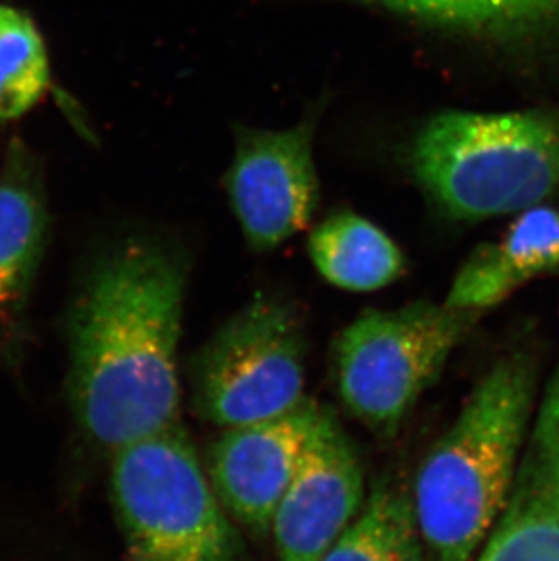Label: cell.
Wrapping results in <instances>:
<instances>
[{
  "label": "cell",
  "mask_w": 559,
  "mask_h": 561,
  "mask_svg": "<svg viewBox=\"0 0 559 561\" xmlns=\"http://www.w3.org/2000/svg\"><path fill=\"white\" fill-rule=\"evenodd\" d=\"M48 211L32 151L13 140L0 170V334L15 333L43 259Z\"/></svg>",
  "instance_id": "7c38bea8"
},
{
  "label": "cell",
  "mask_w": 559,
  "mask_h": 561,
  "mask_svg": "<svg viewBox=\"0 0 559 561\" xmlns=\"http://www.w3.org/2000/svg\"><path fill=\"white\" fill-rule=\"evenodd\" d=\"M536 403L528 356L497 362L417 474L412 508L434 561H469L505 508Z\"/></svg>",
  "instance_id": "7a4b0ae2"
},
{
  "label": "cell",
  "mask_w": 559,
  "mask_h": 561,
  "mask_svg": "<svg viewBox=\"0 0 559 561\" xmlns=\"http://www.w3.org/2000/svg\"><path fill=\"white\" fill-rule=\"evenodd\" d=\"M364 503L358 455L333 414L323 411L273 516L278 561H323Z\"/></svg>",
  "instance_id": "ba28073f"
},
{
  "label": "cell",
  "mask_w": 559,
  "mask_h": 561,
  "mask_svg": "<svg viewBox=\"0 0 559 561\" xmlns=\"http://www.w3.org/2000/svg\"><path fill=\"white\" fill-rule=\"evenodd\" d=\"M423 547L411 496L380 480L323 561H423Z\"/></svg>",
  "instance_id": "9a60e30c"
},
{
  "label": "cell",
  "mask_w": 559,
  "mask_h": 561,
  "mask_svg": "<svg viewBox=\"0 0 559 561\" xmlns=\"http://www.w3.org/2000/svg\"><path fill=\"white\" fill-rule=\"evenodd\" d=\"M476 561H559V371L545 386L511 496Z\"/></svg>",
  "instance_id": "30bf717a"
},
{
  "label": "cell",
  "mask_w": 559,
  "mask_h": 561,
  "mask_svg": "<svg viewBox=\"0 0 559 561\" xmlns=\"http://www.w3.org/2000/svg\"><path fill=\"white\" fill-rule=\"evenodd\" d=\"M412 175L464 222L525 211L559 190V112H445L412 142Z\"/></svg>",
  "instance_id": "3957f363"
},
{
  "label": "cell",
  "mask_w": 559,
  "mask_h": 561,
  "mask_svg": "<svg viewBox=\"0 0 559 561\" xmlns=\"http://www.w3.org/2000/svg\"><path fill=\"white\" fill-rule=\"evenodd\" d=\"M326 409L304 400L275 419L226 430L209 453V482L237 524L271 535L280 500Z\"/></svg>",
  "instance_id": "9c48e42d"
},
{
  "label": "cell",
  "mask_w": 559,
  "mask_h": 561,
  "mask_svg": "<svg viewBox=\"0 0 559 561\" xmlns=\"http://www.w3.org/2000/svg\"><path fill=\"white\" fill-rule=\"evenodd\" d=\"M306 340L287 304L259 298L229 318L196 355L193 400L202 419L232 430L304 402Z\"/></svg>",
  "instance_id": "8992f818"
},
{
  "label": "cell",
  "mask_w": 559,
  "mask_h": 561,
  "mask_svg": "<svg viewBox=\"0 0 559 561\" xmlns=\"http://www.w3.org/2000/svg\"><path fill=\"white\" fill-rule=\"evenodd\" d=\"M417 21L492 41L531 46L559 38V0H369Z\"/></svg>",
  "instance_id": "4fadbf2b"
},
{
  "label": "cell",
  "mask_w": 559,
  "mask_h": 561,
  "mask_svg": "<svg viewBox=\"0 0 559 561\" xmlns=\"http://www.w3.org/2000/svg\"><path fill=\"white\" fill-rule=\"evenodd\" d=\"M49 85L48 51L32 16L0 4V123L26 115Z\"/></svg>",
  "instance_id": "2e32d148"
},
{
  "label": "cell",
  "mask_w": 559,
  "mask_h": 561,
  "mask_svg": "<svg viewBox=\"0 0 559 561\" xmlns=\"http://www.w3.org/2000/svg\"><path fill=\"white\" fill-rule=\"evenodd\" d=\"M309 254L329 284L347 291H376L406 271V256L395 240L351 211L334 213L312 229Z\"/></svg>",
  "instance_id": "5bb4252c"
},
{
  "label": "cell",
  "mask_w": 559,
  "mask_h": 561,
  "mask_svg": "<svg viewBox=\"0 0 559 561\" xmlns=\"http://www.w3.org/2000/svg\"><path fill=\"white\" fill-rule=\"evenodd\" d=\"M320 110L285 131L237 127L231 165L224 176L232 211L249 245L275 250L300 233L317 211L315 133Z\"/></svg>",
  "instance_id": "52a82bcc"
},
{
  "label": "cell",
  "mask_w": 559,
  "mask_h": 561,
  "mask_svg": "<svg viewBox=\"0 0 559 561\" xmlns=\"http://www.w3.org/2000/svg\"><path fill=\"white\" fill-rule=\"evenodd\" d=\"M185 270L132 240L90 271L69 312V398L85 435L110 450L176 424Z\"/></svg>",
  "instance_id": "6da1fadb"
},
{
  "label": "cell",
  "mask_w": 559,
  "mask_h": 561,
  "mask_svg": "<svg viewBox=\"0 0 559 561\" xmlns=\"http://www.w3.org/2000/svg\"><path fill=\"white\" fill-rule=\"evenodd\" d=\"M480 317L433 302L362 312L334 345L343 405L378 435H395Z\"/></svg>",
  "instance_id": "5b68a950"
},
{
  "label": "cell",
  "mask_w": 559,
  "mask_h": 561,
  "mask_svg": "<svg viewBox=\"0 0 559 561\" xmlns=\"http://www.w3.org/2000/svg\"><path fill=\"white\" fill-rule=\"evenodd\" d=\"M112 499L132 561H242V536L179 424L113 450Z\"/></svg>",
  "instance_id": "277c9868"
},
{
  "label": "cell",
  "mask_w": 559,
  "mask_h": 561,
  "mask_svg": "<svg viewBox=\"0 0 559 561\" xmlns=\"http://www.w3.org/2000/svg\"><path fill=\"white\" fill-rule=\"evenodd\" d=\"M559 273V211L525 209L494 244H481L454 278L445 306L483 312L538 276Z\"/></svg>",
  "instance_id": "8fae6325"
}]
</instances>
